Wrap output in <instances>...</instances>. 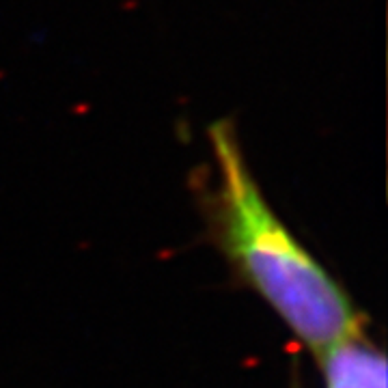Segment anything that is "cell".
Masks as SVG:
<instances>
[{"label": "cell", "mask_w": 388, "mask_h": 388, "mask_svg": "<svg viewBox=\"0 0 388 388\" xmlns=\"http://www.w3.org/2000/svg\"><path fill=\"white\" fill-rule=\"evenodd\" d=\"M210 145L216 166L214 222L229 259L317 356L360 337L345 291L263 199L233 123L216 121Z\"/></svg>", "instance_id": "1"}, {"label": "cell", "mask_w": 388, "mask_h": 388, "mask_svg": "<svg viewBox=\"0 0 388 388\" xmlns=\"http://www.w3.org/2000/svg\"><path fill=\"white\" fill-rule=\"evenodd\" d=\"M322 360L328 388H386L384 356L360 337L328 349Z\"/></svg>", "instance_id": "2"}]
</instances>
